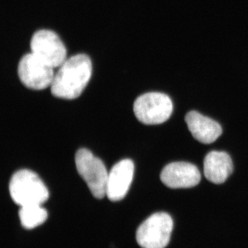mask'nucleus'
<instances>
[{"label": "nucleus", "mask_w": 248, "mask_h": 248, "mask_svg": "<svg viewBox=\"0 0 248 248\" xmlns=\"http://www.w3.org/2000/svg\"><path fill=\"white\" fill-rule=\"evenodd\" d=\"M91 58L86 54H78L63 62L55 74L50 91L54 97L65 99L79 97L92 76Z\"/></svg>", "instance_id": "1"}, {"label": "nucleus", "mask_w": 248, "mask_h": 248, "mask_svg": "<svg viewBox=\"0 0 248 248\" xmlns=\"http://www.w3.org/2000/svg\"><path fill=\"white\" fill-rule=\"evenodd\" d=\"M13 201L19 205H42L48 200L46 186L36 173L23 169L15 172L9 183Z\"/></svg>", "instance_id": "2"}, {"label": "nucleus", "mask_w": 248, "mask_h": 248, "mask_svg": "<svg viewBox=\"0 0 248 248\" xmlns=\"http://www.w3.org/2000/svg\"><path fill=\"white\" fill-rule=\"evenodd\" d=\"M78 172L87 184L90 191L98 200L107 195L108 172L102 160L86 148H80L76 155Z\"/></svg>", "instance_id": "3"}, {"label": "nucleus", "mask_w": 248, "mask_h": 248, "mask_svg": "<svg viewBox=\"0 0 248 248\" xmlns=\"http://www.w3.org/2000/svg\"><path fill=\"white\" fill-rule=\"evenodd\" d=\"M137 119L146 125H158L169 120L173 111V104L164 93H145L137 98L133 106Z\"/></svg>", "instance_id": "4"}, {"label": "nucleus", "mask_w": 248, "mask_h": 248, "mask_svg": "<svg viewBox=\"0 0 248 248\" xmlns=\"http://www.w3.org/2000/svg\"><path fill=\"white\" fill-rule=\"evenodd\" d=\"M172 229V218L169 214H153L139 227L137 241L142 248H165L169 244Z\"/></svg>", "instance_id": "5"}, {"label": "nucleus", "mask_w": 248, "mask_h": 248, "mask_svg": "<svg viewBox=\"0 0 248 248\" xmlns=\"http://www.w3.org/2000/svg\"><path fill=\"white\" fill-rule=\"evenodd\" d=\"M31 53L53 68L61 66L66 60V47L58 34L50 30L35 32L31 39Z\"/></svg>", "instance_id": "6"}, {"label": "nucleus", "mask_w": 248, "mask_h": 248, "mask_svg": "<svg viewBox=\"0 0 248 248\" xmlns=\"http://www.w3.org/2000/svg\"><path fill=\"white\" fill-rule=\"evenodd\" d=\"M21 82L28 89L44 90L51 86L55 73L48 66L33 53H28L21 58L17 67Z\"/></svg>", "instance_id": "7"}, {"label": "nucleus", "mask_w": 248, "mask_h": 248, "mask_svg": "<svg viewBox=\"0 0 248 248\" xmlns=\"http://www.w3.org/2000/svg\"><path fill=\"white\" fill-rule=\"evenodd\" d=\"M160 179L170 188H189L198 185L202 176L195 165L180 161L166 165Z\"/></svg>", "instance_id": "8"}, {"label": "nucleus", "mask_w": 248, "mask_h": 248, "mask_svg": "<svg viewBox=\"0 0 248 248\" xmlns=\"http://www.w3.org/2000/svg\"><path fill=\"white\" fill-rule=\"evenodd\" d=\"M135 166L131 159L121 160L114 165L108 176L107 196L111 202L123 200L133 180Z\"/></svg>", "instance_id": "9"}, {"label": "nucleus", "mask_w": 248, "mask_h": 248, "mask_svg": "<svg viewBox=\"0 0 248 248\" xmlns=\"http://www.w3.org/2000/svg\"><path fill=\"white\" fill-rule=\"evenodd\" d=\"M185 121L193 138L204 144L213 143L222 135L223 130L219 124L197 111L189 112Z\"/></svg>", "instance_id": "10"}, {"label": "nucleus", "mask_w": 248, "mask_h": 248, "mask_svg": "<svg viewBox=\"0 0 248 248\" xmlns=\"http://www.w3.org/2000/svg\"><path fill=\"white\" fill-rule=\"evenodd\" d=\"M232 171V161L226 152L213 151L208 153L204 159V174L209 182L213 184H223Z\"/></svg>", "instance_id": "11"}, {"label": "nucleus", "mask_w": 248, "mask_h": 248, "mask_svg": "<svg viewBox=\"0 0 248 248\" xmlns=\"http://www.w3.org/2000/svg\"><path fill=\"white\" fill-rule=\"evenodd\" d=\"M19 217L22 226L31 230L43 224L48 218V213L41 205H24L19 209Z\"/></svg>", "instance_id": "12"}]
</instances>
